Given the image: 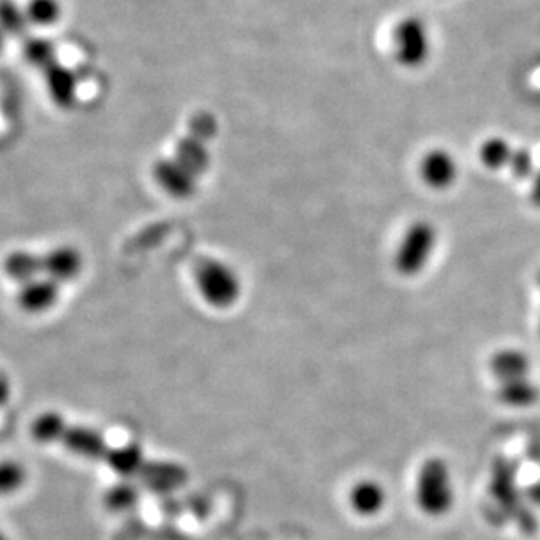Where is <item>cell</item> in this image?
<instances>
[{
  "instance_id": "cell-5",
  "label": "cell",
  "mask_w": 540,
  "mask_h": 540,
  "mask_svg": "<svg viewBox=\"0 0 540 540\" xmlns=\"http://www.w3.org/2000/svg\"><path fill=\"white\" fill-rule=\"evenodd\" d=\"M58 444H62L65 450L76 457L91 460V462H104V464L112 450L111 444L107 443V439L100 430L88 427V425H79V423L67 422Z\"/></svg>"
},
{
  "instance_id": "cell-6",
  "label": "cell",
  "mask_w": 540,
  "mask_h": 540,
  "mask_svg": "<svg viewBox=\"0 0 540 540\" xmlns=\"http://www.w3.org/2000/svg\"><path fill=\"white\" fill-rule=\"evenodd\" d=\"M140 483L153 492H174L187 481V471L168 460H147L139 474Z\"/></svg>"
},
{
  "instance_id": "cell-25",
  "label": "cell",
  "mask_w": 540,
  "mask_h": 540,
  "mask_svg": "<svg viewBox=\"0 0 540 540\" xmlns=\"http://www.w3.org/2000/svg\"><path fill=\"white\" fill-rule=\"evenodd\" d=\"M2 44H4V35H2V30H0V49H2Z\"/></svg>"
},
{
  "instance_id": "cell-8",
  "label": "cell",
  "mask_w": 540,
  "mask_h": 540,
  "mask_svg": "<svg viewBox=\"0 0 540 540\" xmlns=\"http://www.w3.org/2000/svg\"><path fill=\"white\" fill-rule=\"evenodd\" d=\"M83 271V257L76 249L60 247L42 256V275L56 284H67Z\"/></svg>"
},
{
  "instance_id": "cell-13",
  "label": "cell",
  "mask_w": 540,
  "mask_h": 540,
  "mask_svg": "<svg viewBox=\"0 0 540 540\" xmlns=\"http://www.w3.org/2000/svg\"><path fill=\"white\" fill-rule=\"evenodd\" d=\"M4 271L16 284H28L42 275V257L30 252H13L4 261Z\"/></svg>"
},
{
  "instance_id": "cell-12",
  "label": "cell",
  "mask_w": 540,
  "mask_h": 540,
  "mask_svg": "<svg viewBox=\"0 0 540 540\" xmlns=\"http://www.w3.org/2000/svg\"><path fill=\"white\" fill-rule=\"evenodd\" d=\"M539 387L530 378L502 381L497 390V399L511 408H530L539 401Z\"/></svg>"
},
{
  "instance_id": "cell-23",
  "label": "cell",
  "mask_w": 540,
  "mask_h": 540,
  "mask_svg": "<svg viewBox=\"0 0 540 540\" xmlns=\"http://www.w3.org/2000/svg\"><path fill=\"white\" fill-rule=\"evenodd\" d=\"M532 201L535 205H540V172L535 177L534 187H532Z\"/></svg>"
},
{
  "instance_id": "cell-14",
  "label": "cell",
  "mask_w": 540,
  "mask_h": 540,
  "mask_svg": "<svg viewBox=\"0 0 540 540\" xmlns=\"http://www.w3.org/2000/svg\"><path fill=\"white\" fill-rule=\"evenodd\" d=\"M528 371L530 360L520 350H502L492 359V373L499 383L527 378Z\"/></svg>"
},
{
  "instance_id": "cell-2",
  "label": "cell",
  "mask_w": 540,
  "mask_h": 540,
  "mask_svg": "<svg viewBox=\"0 0 540 540\" xmlns=\"http://www.w3.org/2000/svg\"><path fill=\"white\" fill-rule=\"evenodd\" d=\"M196 289L201 299L217 310L235 305L242 294V284L236 271L221 261H205L196 270Z\"/></svg>"
},
{
  "instance_id": "cell-26",
  "label": "cell",
  "mask_w": 540,
  "mask_h": 540,
  "mask_svg": "<svg viewBox=\"0 0 540 540\" xmlns=\"http://www.w3.org/2000/svg\"><path fill=\"white\" fill-rule=\"evenodd\" d=\"M539 285H540V273H539Z\"/></svg>"
},
{
  "instance_id": "cell-1",
  "label": "cell",
  "mask_w": 540,
  "mask_h": 540,
  "mask_svg": "<svg viewBox=\"0 0 540 540\" xmlns=\"http://www.w3.org/2000/svg\"><path fill=\"white\" fill-rule=\"evenodd\" d=\"M416 502L423 513L443 516L455 502V490L448 464L441 458H429L420 469L416 481Z\"/></svg>"
},
{
  "instance_id": "cell-11",
  "label": "cell",
  "mask_w": 540,
  "mask_h": 540,
  "mask_svg": "<svg viewBox=\"0 0 540 540\" xmlns=\"http://www.w3.org/2000/svg\"><path fill=\"white\" fill-rule=\"evenodd\" d=\"M385 502L387 493L383 490V486L371 479L359 481L350 492V504L360 516H374L380 513L385 507Z\"/></svg>"
},
{
  "instance_id": "cell-18",
  "label": "cell",
  "mask_w": 540,
  "mask_h": 540,
  "mask_svg": "<svg viewBox=\"0 0 540 540\" xmlns=\"http://www.w3.org/2000/svg\"><path fill=\"white\" fill-rule=\"evenodd\" d=\"M23 13L37 27H53L62 18V6L58 0H30Z\"/></svg>"
},
{
  "instance_id": "cell-15",
  "label": "cell",
  "mask_w": 540,
  "mask_h": 540,
  "mask_svg": "<svg viewBox=\"0 0 540 540\" xmlns=\"http://www.w3.org/2000/svg\"><path fill=\"white\" fill-rule=\"evenodd\" d=\"M67 422L69 420L58 411H44L41 415L35 416L34 422L30 425V434L39 444H58Z\"/></svg>"
},
{
  "instance_id": "cell-21",
  "label": "cell",
  "mask_w": 540,
  "mask_h": 540,
  "mask_svg": "<svg viewBox=\"0 0 540 540\" xmlns=\"http://www.w3.org/2000/svg\"><path fill=\"white\" fill-rule=\"evenodd\" d=\"M13 394V387H11V381L7 378L6 374L0 373V408L9 402Z\"/></svg>"
},
{
  "instance_id": "cell-20",
  "label": "cell",
  "mask_w": 540,
  "mask_h": 540,
  "mask_svg": "<svg viewBox=\"0 0 540 540\" xmlns=\"http://www.w3.org/2000/svg\"><path fill=\"white\" fill-rule=\"evenodd\" d=\"M509 167L516 177L527 179L534 174V156L527 149H518V151H514Z\"/></svg>"
},
{
  "instance_id": "cell-10",
  "label": "cell",
  "mask_w": 540,
  "mask_h": 540,
  "mask_svg": "<svg viewBox=\"0 0 540 540\" xmlns=\"http://www.w3.org/2000/svg\"><path fill=\"white\" fill-rule=\"evenodd\" d=\"M147 458L144 455L142 446L137 443L125 444L114 448L112 446L109 457L105 460V465L118 474L119 478L132 479L139 478L142 467L146 465Z\"/></svg>"
},
{
  "instance_id": "cell-9",
  "label": "cell",
  "mask_w": 540,
  "mask_h": 540,
  "mask_svg": "<svg viewBox=\"0 0 540 540\" xmlns=\"http://www.w3.org/2000/svg\"><path fill=\"white\" fill-rule=\"evenodd\" d=\"M457 163L453 156L446 151L436 149L430 151L422 161V177L425 184L434 189H444L450 187L457 179Z\"/></svg>"
},
{
  "instance_id": "cell-3",
  "label": "cell",
  "mask_w": 540,
  "mask_h": 540,
  "mask_svg": "<svg viewBox=\"0 0 540 540\" xmlns=\"http://www.w3.org/2000/svg\"><path fill=\"white\" fill-rule=\"evenodd\" d=\"M436 245V229L429 222H415L402 236L401 245L395 254V268L402 275L411 277L429 261Z\"/></svg>"
},
{
  "instance_id": "cell-4",
  "label": "cell",
  "mask_w": 540,
  "mask_h": 540,
  "mask_svg": "<svg viewBox=\"0 0 540 540\" xmlns=\"http://www.w3.org/2000/svg\"><path fill=\"white\" fill-rule=\"evenodd\" d=\"M395 58L404 67H420L429 56V35L422 20L399 21L394 32Z\"/></svg>"
},
{
  "instance_id": "cell-22",
  "label": "cell",
  "mask_w": 540,
  "mask_h": 540,
  "mask_svg": "<svg viewBox=\"0 0 540 540\" xmlns=\"http://www.w3.org/2000/svg\"><path fill=\"white\" fill-rule=\"evenodd\" d=\"M527 495L528 499H530V504L540 507V483H535V485L530 486Z\"/></svg>"
},
{
  "instance_id": "cell-19",
  "label": "cell",
  "mask_w": 540,
  "mask_h": 540,
  "mask_svg": "<svg viewBox=\"0 0 540 540\" xmlns=\"http://www.w3.org/2000/svg\"><path fill=\"white\" fill-rule=\"evenodd\" d=\"M513 153V149L506 140L495 137V139L486 140L485 144L481 146L479 156H481V161L486 168L499 170V168H504L511 163Z\"/></svg>"
},
{
  "instance_id": "cell-7",
  "label": "cell",
  "mask_w": 540,
  "mask_h": 540,
  "mask_svg": "<svg viewBox=\"0 0 540 540\" xmlns=\"http://www.w3.org/2000/svg\"><path fill=\"white\" fill-rule=\"evenodd\" d=\"M58 298H60V285L49 278L39 277L28 284L20 285L16 301L23 312L39 315V313L49 312L58 303Z\"/></svg>"
},
{
  "instance_id": "cell-17",
  "label": "cell",
  "mask_w": 540,
  "mask_h": 540,
  "mask_svg": "<svg viewBox=\"0 0 540 540\" xmlns=\"http://www.w3.org/2000/svg\"><path fill=\"white\" fill-rule=\"evenodd\" d=\"M27 481L25 465L18 460H0V499L20 492Z\"/></svg>"
},
{
  "instance_id": "cell-16",
  "label": "cell",
  "mask_w": 540,
  "mask_h": 540,
  "mask_svg": "<svg viewBox=\"0 0 540 540\" xmlns=\"http://www.w3.org/2000/svg\"><path fill=\"white\" fill-rule=\"evenodd\" d=\"M140 488L130 479H123L105 492V507L112 513H128L139 504Z\"/></svg>"
},
{
  "instance_id": "cell-24",
  "label": "cell",
  "mask_w": 540,
  "mask_h": 540,
  "mask_svg": "<svg viewBox=\"0 0 540 540\" xmlns=\"http://www.w3.org/2000/svg\"><path fill=\"white\" fill-rule=\"evenodd\" d=\"M0 540H11V539H9V537H7V535L4 534L2 530H0Z\"/></svg>"
}]
</instances>
